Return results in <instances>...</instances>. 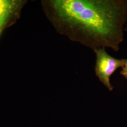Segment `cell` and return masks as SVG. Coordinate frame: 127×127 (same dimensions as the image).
<instances>
[{
  "label": "cell",
  "mask_w": 127,
  "mask_h": 127,
  "mask_svg": "<svg viewBox=\"0 0 127 127\" xmlns=\"http://www.w3.org/2000/svg\"><path fill=\"white\" fill-rule=\"evenodd\" d=\"M60 33L93 51H115L124 40L127 0H52L49 1Z\"/></svg>",
  "instance_id": "1"
},
{
  "label": "cell",
  "mask_w": 127,
  "mask_h": 127,
  "mask_svg": "<svg viewBox=\"0 0 127 127\" xmlns=\"http://www.w3.org/2000/svg\"><path fill=\"white\" fill-rule=\"evenodd\" d=\"M94 51L96 55L95 75L109 91H112L114 88L110 83V77L118 68L123 67L124 59L112 57L104 48L97 49Z\"/></svg>",
  "instance_id": "2"
},
{
  "label": "cell",
  "mask_w": 127,
  "mask_h": 127,
  "mask_svg": "<svg viewBox=\"0 0 127 127\" xmlns=\"http://www.w3.org/2000/svg\"><path fill=\"white\" fill-rule=\"evenodd\" d=\"M15 6L14 1L0 0V32Z\"/></svg>",
  "instance_id": "3"
},
{
  "label": "cell",
  "mask_w": 127,
  "mask_h": 127,
  "mask_svg": "<svg viewBox=\"0 0 127 127\" xmlns=\"http://www.w3.org/2000/svg\"><path fill=\"white\" fill-rule=\"evenodd\" d=\"M124 65L122 67V71L120 72V74H122L123 73H127V59H124Z\"/></svg>",
  "instance_id": "4"
},
{
  "label": "cell",
  "mask_w": 127,
  "mask_h": 127,
  "mask_svg": "<svg viewBox=\"0 0 127 127\" xmlns=\"http://www.w3.org/2000/svg\"><path fill=\"white\" fill-rule=\"evenodd\" d=\"M121 75H122L123 76H124V78H126L127 80V73H123V74H122Z\"/></svg>",
  "instance_id": "5"
},
{
  "label": "cell",
  "mask_w": 127,
  "mask_h": 127,
  "mask_svg": "<svg viewBox=\"0 0 127 127\" xmlns=\"http://www.w3.org/2000/svg\"><path fill=\"white\" fill-rule=\"evenodd\" d=\"M124 31H127V27H126L125 29H124Z\"/></svg>",
  "instance_id": "6"
}]
</instances>
